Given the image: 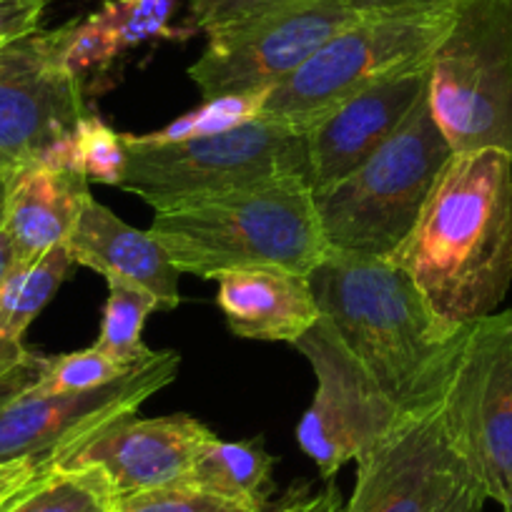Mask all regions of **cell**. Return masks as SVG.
<instances>
[{
    "instance_id": "8fae6325",
    "label": "cell",
    "mask_w": 512,
    "mask_h": 512,
    "mask_svg": "<svg viewBox=\"0 0 512 512\" xmlns=\"http://www.w3.org/2000/svg\"><path fill=\"white\" fill-rule=\"evenodd\" d=\"M181 357L171 349L149 359L116 382L66 395H36L26 390L0 407V467L13 462L53 465L88 435L123 415H134L149 397L164 390L179 372Z\"/></svg>"
},
{
    "instance_id": "f546056e",
    "label": "cell",
    "mask_w": 512,
    "mask_h": 512,
    "mask_svg": "<svg viewBox=\"0 0 512 512\" xmlns=\"http://www.w3.org/2000/svg\"><path fill=\"white\" fill-rule=\"evenodd\" d=\"M357 16H395L450 8L455 0H344Z\"/></svg>"
},
{
    "instance_id": "3957f363",
    "label": "cell",
    "mask_w": 512,
    "mask_h": 512,
    "mask_svg": "<svg viewBox=\"0 0 512 512\" xmlns=\"http://www.w3.org/2000/svg\"><path fill=\"white\" fill-rule=\"evenodd\" d=\"M149 234L179 272L219 279L251 267L312 274L329 254L304 176L284 174L156 211Z\"/></svg>"
},
{
    "instance_id": "52a82bcc",
    "label": "cell",
    "mask_w": 512,
    "mask_h": 512,
    "mask_svg": "<svg viewBox=\"0 0 512 512\" xmlns=\"http://www.w3.org/2000/svg\"><path fill=\"white\" fill-rule=\"evenodd\" d=\"M427 103L455 154L512 156V0H455L430 63Z\"/></svg>"
},
{
    "instance_id": "5bb4252c",
    "label": "cell",
    "mask_w": 512,
    "mask_h": 512,
    "mask_svg": "<svg viewBox=\"0 0 512 512\" xmlns=\"http://www.w3.org/2000/svg\"><path fill=\"white\" fill-rule=\"evenodd\" d=\"M214 432L189 415H123L58 455L51 467H98L118 497L184 482Z\"/></svg>"
},
{
    "instance_id": "4fadbf2b",
    "label": "cell",
    "mask_w": 512,
    "mask_h": 512,
    "mask_svg": "<svg viewBox=\"0 0 512 512\" xmlns=\"http://www.w3.org/2000/svg\"><path fill=\"white\" fill-rule=\"evenodd\" d=\"M86 113L81 78L61 63L58 31L0 48V169L38 161Z\"/></svg>"
},
{
    "instance_id": "ba28073f",
    "label": "cell",
    "mask_w": 512,
    "mask_h": 512,
    "mask_svg": "<svg viewBox=\"0 0 512 512\" xmlns=\"http://www.w3.org/2000/svg\"><path fill=\"white\" fill-rule=\"evenodd\" d=\"M440 407L487 500L512 512V309L465 329Z\"/></svg>"
},
{
    "instance_id": "7402d4cb",
    "label": "cell",
    "mask_w": 512,
    "mask_h": 512,
    "mask_svg": "<svg viewBox=\"0 0 512 512\" xmlns=\"http://www.w3.org/2000/svg\"><path fill=\"white\" fill-rule=\"evenodd\" d=\"M154 309H159V304L151 294L128 287V284H108L101 332H98L93 347L101 349L106 357H111L121 367L134 369L136 364L149 359L154 352L141 339L146 319Z\"/></svg>"
},
{
    "instance_id": "1f68e13d",
    "label": "cell",
    "mask_w": 512,
    "mask_h": 512,
    "mask_svg": "<svg viewBox=\"0 0 512 512\" xmlns=\"http://www.w3.org/2000/svg\"><path fill=\"white\" fill-rule=\"evenodd\" d=\"M46 470L48 465H41V462H13V465L0 467V505L11 500L26 485H31Z\"/></svg>"
},
{
    "instance_id": "484cf974",
    "label": "cell",
    "mask_w": 512,
    "mask_h": 512,
    "mask_svg": "<svg viewBox=\"0 0 512 512\" xmlns=\"http://www.w3.org/2000/svg\"><path fill=\"white\" fill-rule=\"evenodd\" d=\"M58 36H61L63 68L76 78H83L86 71H93V68H103L121 51L118 38L101 16H93L91 21L83 23H66L58 28Z\"/></svg>"
},
{
    "instance_id": "7c38bea8",
    "label": "cell",
    "mask_w": 512,
    "mask_h": 512,
    "mask_svg": "<svg viewBox=\"0 0 512 512\" xmlns=\"http://www.w3.org/2000/svg\"><path fill=\"white\" fill-rule=\"evenodd\" d=\"M475 482L437 405L405 415L359 457L357 482L342 512H445Z\"/></svg>"
},
{
    "instance_id": "ffe728a7",
    "label": "cell",
    "mask_w": 512,
    "mask_h": 512,
    "mask_svg": "<svg viewBox=\"0 0 512 512\" xmlns=\"http://www.w3.org/2000/svg\"><path fill=\"white\" fill-rule=\"evenodd\" d=\"M272 472L274 457L264 450L262 437L224 442L214 435L204 442L184 482L251 510H262L272 500Z\"/></svg>"
},
{
    "instance_id": "8992f818",
    "label": "cell",
    "mask_w": 512,
    "mask_h": 512,
    "mask_svg": "<svg viewBox=\"0 0 512 512\" xmlns=\"http://www.w3.org/2000/svg\"><path fill=\"white\" fill-rule=\"evenodd\" d=\"M452 6L427 13L359 16L329 38L294 76L264 93L256 116L307 131L357 93L387 78L430 68L450 28Z\"/></svg>"
},
{
    "instance_id": "30bf717a",
    "label": "cell",
    "mask_w": 512,
    "mask_h": 512,
    "mask_svg": "<svg viewBox=\"0 0 512 512\" xmlns=\"http://www.w3.org/2000/svg\"><path fill=\"white\" fill-rule=\"evenodd\" d=\"M292 347L309 359L317 377V392L299 422L297 442L319 467V475L332 480L347 462H357L377 445L405 415L322 317Z\"/></svg>"
},
{
    "instance_id": "44dd1931",
    "label": "cell",
    "mask_w": 512,
    "mask_h": 512,
    "mask_svg": "<svg viewBox=\"0 0 512 512\" xmlns=\"http://www.w3.org/2000/svg\"><path fill=\"white\" fill-rule=\"evenodd\" d=\"M116 492L98 467H48L11 497L0 512H113Z\"/></svg>"
},
{
    "instance_id": "6da1fadb",
    "label": "cell",
    "mask_w": 512,
    "mask_h": 512,
    "mask_svg": "<svg viewBox=\"0 0 512 512\" xmlns=\"http://www.w3.org/2000/svg\"><path fill=\"white\" fill-rule=\"evenodd\" d=\"M390 262L447 332L495 312L512 284V156L502 149L452 154Z\"/></svg>"
},
{
    "instance_id": "9a60e30c",
    "label": "cell",
    "mask_w": 512,
    "mask_h": 512,
    "mask_svg": "<svg viewBox=\"0 0 512 512\" xmlns=\"http://www.w3.org/2000/svg\"><path fill=\"white\" fill-rule=\"evenodd\" d=\"M430 68L387 78L349 101L339 103L307 128L309 184H334L362 166L427 96Z\"/></svg>"
},
{
    "instance_id": "7a4b0ae2",
    "label": "cell",
    "mask_w": 512,
    "mask_h": 512,
    "mask_svg": "<svg viewBox=\"0 0 512 512\" xmlns=\"http://www.w3.org/2000/svg\"><path fill=\"white\" fill-rule=\"evenodd\" d=\"M309 282L324 322L402 415L440 405L465 329H442L400 267L329 251Z\"/></svg>"
},
{
    "instance_id": "d6a6232c",
    "label": "cell",
    "mask_w": 512,
    "mask_h": 512,
    "mask_svg": "<svg viewBox=\"0 0 512 512\" xmlns=\"http://www.w3.org/2000/svg\"><path fill=\"white\" fill-rule=\"evenodd\" d=\"M485 500H487L485 490H482V487L475 482V485L465 487V490H462L460 495H457L455 500L445 507V512H482Z\"/></svg>"
},
{
    "instance_id": "603a6c76",
    "label": "cell",
    "mask_w": 512,
    "mask_h": 512,
    "mask_svg": "<svg viewBox=\"0 0 512 512\" xmlns=\"http://www.w3.org/2000/svg\"><path fill=\"white\" fill-rule=\"evenodd\" d=\"M131 369L121 367L98 347L78 349V352L58 354L48 359L43 367L41 379L33 387H28L36 395H66V392H86L93 387L116 382L118 377L128 374Z\"/></svg>"
},
{
    "instance_id": "d6986e66",
    "label": "cell",
    "mask_w": 512,
    "mask_h": 512,
    "mask_svg": "<svg viewBox=\"0 0 512 512\" xmlns=\"http://www.w3.org/2000/svg\"><path fill=\"white\" fill-rule=\"evenodd\" d=\"M73 259L68 246H53L33 262L18 264L0 289V374L31 362L33 352L23 344V334L36 322L46 304L56 297Z\"/></svg>"
},
{
    "instance_id": "277c9868",
    "label": "cell",
    "mask_w": 512,
    "mask_h": 512,
    "mask_svg": "<svg viewBox=\"0 0 512 512\" xmlns=\"http://www.w3.org/2000/svg\"><path fill=\"white\" fill-rule=\"evenodd\" d=\"M452 154L425 96L362 166L312 191L327 249L359 259H392Z\"/></svg>"
},
{
    "instance_id": "9c48e42d",
    "label": "cell",
    "mask_w": 512,
    "mask_h": 512,
    "mask_svg": "<svg viewBox=\"0 0 512 512\" xmlns=\"http://www.w3.org/2000/svg\"><path fill=\"white\" fill-rule=\"evenodd\" d=\"M357 18L344 0H282L234 26L206 33L209 43L189 76L204 101L264 96Z\"/></svg>"
},
{
    "instance_id": "e0dca14e",
    "label": "cell",
    "mask_w": 512,
    "mask_h": 512,
    "mask_svg": "<svg viewBox=\"0 0 512 512\" xmlns=\"http://www.w3.org/2000/svg\"><path fill=\"white\" fill-rule=\"evenodd\" d=\"M216 282V304L236 337L294 344L322 317L309 277L292 269H239Z\"/></svg>"
},
{
    "instance_id": "5b68a950",
    "label": "cell",
    "mask_w": 512,
    "mask_h": 512,
    "mask_svg": "<svg viewBox=\"0 0 512 512\" xmlns=\"http://www.w3.org/2000/svg\"><path fill=\"white\" fill-rule=\"evenodd\" d=\"M123 146L126 171L118 189L139 196L154 211L272 176L294 174L309 181L307 131L259 116L191 139L123 134Z\"/></svg>"
},
{
    "instance_id": "f1b7e54d",
    "label": "cell",
    "mask_w": 512,
    "mask_h": 512,
    "mask_svg": "<svg viewBox=\"0 0 512 512\" xmlns=\"http://www.w3.org/2000/svg\"><path fill=\"white\" fill-rule=\"evenodd\" d=\"M342 495L334 485L312 490L309 485L289 487L277 500H269L259 512H342Z\"/></svg>"
},
{
    "instance_id": "2e32d148",
    "label": "cell",
    "mask_w": 512,
    "mask_h": 512,
    "mask_svg": "<svg viewBox=\"0 0 512 512\" xmlns=\"http://www.w3.org/2000/svg\"><path fill=\"white\" fill-rule=\"evenodd\" d=\"M73 264L93 269L108 284L151 294L159 309L179 307V269L149 231L134 229L111 209L88 199L66 241Z\"/></svg>"
},
{
    "instance_id": "83f0119b",
    "label": "cell",
    "mask_w": 512,
    "mask_h": 512,
    "mask_svg": "<svg viewBox=\"0 0 512 512\" xmlns=\"http://www.w3.org/2000/svg\"><path fill=\"white\" fill-rule=\"evenodd\" d=\"M48 0H0V48L41 31Z\"/></svg>"
},
{
    "instance_id": "d590c367",
    "label": "cell",
    "mask_w": 512,
    "mask_h": 512,
    "mask_svg": "<svg viewBox=\"0 0 512 512\" xmlns=\"http://www.w3.org/2000/svg\"><path fill=\"white\" fill-rule=\"evenodd\" d=\"M3 505H6V502H3ZM3 505H0V507H3Z\"/></svg>"
},
{
    "instance_id": "e575fe53",
    "label": "cell",
    "mask_w": 512,
    "mask_h": 512,
    "mask_svg": "<svg viewBox=\"0 0 512 512\" xmlns=\"http://www.w3.org/2000/svg\"><path fill=\"white\" fill-rule=\"evenodd\" d=\"M6 181L8 174L0 169V224H3V206H6Z\"/></svg>"
},
{
    "instance_id": "ac0fdd59",
    "label": "cell",
    "mask_w": 512,
    "mask_h": 512,
    "mask_svg": "<svg viewBox=\"0 0 512 512\" xmlns=\"http://www.w3.org/2000/svg\"><path fill=\"white\" fill-rule=\"evenodd\" d=\"M88 199V181L78 171L56 169L43 161H28L8 171L0 226L11 239L18 262H33L53 246L66 244Z\"/></svg>"
},
{
    "instance_id": "cb8c5ba5",
    "label": "cell",
    "mask_w": 512,
    "mask_h": 512,
    "mask_svg": "<svg viewBox=\"0 0 512 512\" xmlns=\"http://www.w3.org/2000/svg\"><path fill=\"white\" fill-rule=\"evenodd\" d=\"M78 171L88 184L118 186L126 171V146L123 134H116L106 121L83 113L73 128Z\"/></svg>"
},
{
    "instance_id": "4316f807",
    "label": "cell",
    "mask_w": 512,
    "mask_h": 512,
    "mask_svg": "<svg viewBox=\"0 0 512 512\" xmlns=\"http://www.w3.org/2000/svg\"><path fill=\"white\" fill-rule=\"evenodd\" d=\"M282 0H189V11L204 33L221 31L277 6Z\"/></svg>"
},
{
    "instance_id": "4dcf8cb0",
    "label": "cell",
    "mask_w": 512,
    "mask_h": 512,
    "mask_svg": "<svg viewBox=\"0 0 512 512\" xmlns=\"http://www.w3.org/2000/svg\"><path fill=\"white\" fill-rule=\"evenodd\" d=\"M48 359L41 357V354H33L31 362H26L23 367L13 369V372H3L0 374V407L11 402L13 397H18L21 392H26L28 387L41 379L43 367H46Z\"/></svg>"
},
{
    "instance_id": "836d02e7",
    "label": "cell",
    "mask_w": 512,
    "mask_h": 512,
    "mask_svg": "<svg viewBox=\"0 0 512 512\" xmlns=\"http://www.w3.org/2000/svg\"><path fill=\"white\" fill-rule=\"evenodd\" d=\"M18 264L21 262H18L16 251H13L11 239H8L3 226H0V289H3V284L8 282V277H11Z\"/></svg>"
},
{
    "instance_id": "d4e9b609",
    "label": "cell",
    "mask_w": 512,
    "mask_h": 512,
    "mask_svg": "<svg viewBox=\"0 0 512 512\" xmlns=\"http://www.w3.org/2000/svg\"><path fill=\"white\" fill-rule=\"evenodd\" d=\"M113 512H259L186 482L118 497Z\"/></svg>"
}]
</instances>
